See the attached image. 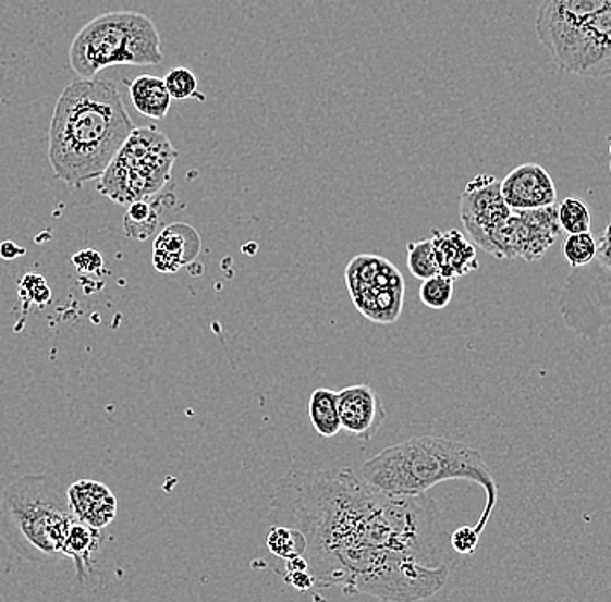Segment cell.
Wrapping results in <instances>:
<instances>
[{
    "mask_svg": "<svg viewBox=\"0 0 611 602\" xmlns=\"http://www.w3.org/2000/svg\"><path fill=\"white\" fill-rule=\"evenodd\" d=\"M274 513L306 539L318 589L412 602L440 592L450 543L428 495H389L350 467L291 470L271 496Z\"/></svg>",
    "mask_w": 611,
    "mask_h": 602,
    "instance_id": "cell-1",
    "label": "cell"
},
{
    "mask_svg": "<svg viewBox=\"0 0 611 602\" xmlns=\"http://www.w3.org/2000/svg\"><path fill=\"white\" fill-rule=\"evenodd\" d=\"M134 131L110 81L81 78L64 87L49 125V163L70 186L98 181Z\"/></svg>",
    "mask_w": 611,
    "mask_h": 602,
    "instance_id": "cell-2",
    "label": "cell"
},
{
    "mask_svg": "<svg viewBox=\"0 0 611 602\" xmlns=\"http://www.w3.org/2000/svg\"><path fill=\"white\" fill-rule=\"evenodd\" d=\"M359 476L389 495H420L432 487L467 479L487 493V504L476 523V533H484L499 499L496 478L478 450L461 441L440 437H417L393 444L368 458Z\"/></svg>",
    "mask_w": 611,
    "mask_h": 602,
    "instance_id": "cell-3",
    "label": "cell"
},
{
    "mask_svg": "<svg viewBox=\"0 0 611 602\" xmlns=\"http://www.w3.org/2000/svg\"><path fill=\"white\" fill-rule=\"evenodd\" d=\"M73 519L66 488L54 476H22L2 492L0 530L23 560L52 563L63 555Z\"/></svg>",
    "mask_w": 611,
    "mask_h": 602,
    "instance_id": "cell-4",
    "label": "cell"
},
{
    "mask_svg": "<svg viewBox=\"0 0 611 602\" xmlns=\"http://www.w3.org/2000/svg\"><path fill=\"white\" fill-rule=\"evenodd\" d=\"M70 66L81 78H96L99 72L129 66H159L162 40L150 17L134 11H111L81 28L70 44Z\"/></svg>",
    "mask_w": 611,
    "mask_h": 602,
    "instance_id": "cell-5",
    "label": "cell"
},
{
    "mask_svg": "<svg viewBox=\"0 0 611 602\" xmlns=\"http://www.w3.org/2000/svg\"><path fill=\"white\" fill-rule=\"evenodd\" d=\"M175 159L178 151L159 128L134 127L96 188L119 206L155 197L171 181Z\"/></svg>",
    "mask_w": 611,
    "mask_h": 602,
    "instance_id": "cell-6",
    "label": "cell"
},
{
    "mask_svg": "<svg viewBox=\"0 0 611 602\" xmlns=\"http://www.w3.org/2000/svg\"><path fill=\"white\" fill-rule=\"evenodd\" d=\"M566 329L582 339H596L611 325V270L598 261L572 268L560 295Z\"/></svg>",
    "mask_w": 611,
    "mask_h": 602,
    "instance_id": "cell-7",
    "label": "cell"
},
{
    "mask_svg": "<svg viewBox=\"0 0 611 602\" xmlns=\"http://www.w3.org/2000/svg\"><path fill=\"white\" fill-rule=\"evenodd\" d=\"M351 300L367 320L389 325L400 318L405 282L396 266L374 254H359L346 268Z\"/></svg>",
    "mask_w": 611,
    "mask_h": 602,
    "instance_id": "cell-8",
    "label": "cell"
},
{
    "mask_svg": "<svg viewBox=\"0 0 611 602\" xmlns=\"http://www.w3.org/2000/svg\"><path fill=\"white\" fill-rule=\"evenodd\" d=\"M558 206L540 209L513 210L499 228L488 236L481 250L496 259L539 261L560 238Z\"/></svg>",
    "mask_w": 611,
    "mask_h": 602,
    "instance_id": "cell-9",
    "label": "cell"
},
{
    "mask_svg": "<svg viewBox=\"0 0 611 602\" xmlns=\"http://www.w3.org/2000/svg\"><path fill=\"white\" fill-rule=\"evenodd\" d=\"M549 54L561 72L586 78L610 77L611 5L582 23Z\"/></svg>",
    "mask_w": 611,
    "mask_h": 602,
    "instance_id": "cell-10",
    "label": "cell"
},
{
    "mask_svg": "<svg viewBox=\"0 0 611 602\" xmlns=\"http://www.w3.org/2000/svg\"><path fill=\"white\" fill-rule=\"evenodd\" d=\"M513 209L505 204L500 181L496 175L479 174L467 183L461 197V221L471 242L484 247L488 236L511 216Z\"/></svg>",
    "mask_w": 611,
    "mask_h": 602,
    "instance_id": "cell-11",
    "label": "cell"
},
{
    "mask_svg": "<svg viewBox=\"0 0 611 602\" xmlns=\"http://www.w3.org/2000/svg\"><path fill=\"white\" fill-rule=\"evenodd\" d=\"M608 5L611 0H543L535 22L540 44L546 51H554L575 28Z\"/></svg>",
    "mask_w": 611,
    "mask_h": 602,
    "instance_id": "cell-12",
    "label": "cell"
},
{
    "mask_svg": "<svg viewBox=\"0 0 611 602\" xmlns=\"http://www.w3.org/2000/svg\"><path fill=\"white\" fill-rule=\"evenodd\" d=\"M342 431L356 440L370 441L386 420L381 396L372 385H350L338 393Z\"/></svg>",
    "mask_w": 611,
    "mask_h": 602,
    "instance_id": "cell-13",
    "label": "cell"
},
{
    "mask_svg": "<svg viewBox=\"0 0 611 602\" xmlns=\"http://www.w3.org/2000/svg\"><path fill=\"white\" fill-rule=\"evenodd\" d=\"M500 192L513 210L540 209L554 206L558 200L555 184L539 163H523L500 181Z\"/></svg>",
    "mask_w": 611,
    "mask_h": 602,
    "instance_id": "cell-14",
    "label": "cell"
},
{
    "mask_svg": "<svg viewBox=\"0 0 611 602\" xmlns=\"http://www.w3.org/2000/svg\"><path fill=\"white\" fill-rule=\"evenodd\" d=\"M198 231L186 222H174L160 231L154 244V266L159 273H175L200 254Z\"/></svg>",
    "mask_w": 611,
    "mask_h": 602,
    "instance_id": "cell-15",
    "label": "cell"
},
{
    "mask_svg": "<svg viewBox=\"0 0 611 602\" xmlns=\"http://www.w3.org/2000/svg\"><path fill=\"white\" fill-rule=\"evenodd\" d=\"M73 517L105 530L117 517V499L107 484L95 479H81L66 490Z\"/></svg>",
    "mask_w": 611,
    "mask_h": 602,
    "instance_id": "cell-16",
    "label": "cell"
},
{
    "mask_svg": "<svg viewBox=\"0 0 611 602\" xmlns=\"http://www.w3.org/2000/svg\"><path fill=\"white\" fill-rule=\"evenodd\" d=\"M431 242L438 268L444 277L455 280L479 270L475 244H471L461 231H435Z\"/></svg>",
    "mask_w": 611,
    "mask_h": 602,
    "instance_id": "cell-17",
    "label": "cell"
},
{
    "mask_svg": "<svg viewBox=\"0 0 611 602\" xmlns=\"http://www.w3.org/2000/svg\"><path fill=\"white\" fill-rule=\"evenodd\" d=\"M101 548V530L73 519L63 542V555L70 557L77 569L78 580L84 581L93 564V557Z\"/></svg>",
    "mask_w": 611,
    "mask_h": 602,
    "instance_id": "cell-18",
    "label": "cell"
},
{
    "mask_svg": "<svg viewBox=\"0 0 611 602\" xmlns=\"http://www.w3.org/2000/svg\"><path fill=\"white\" fill-rule=\"evenodd\" d=\"M129 96L143 116L162 120L171 110V95L167 90L163 78L154 75H142L129 86Z\"/></svg>",
    "mask_w": 611,
    "mask_h": 602,
    "instance_id": "cell-19",
    "label": "cell"
},
{
    "mask_svg": "<svg viewBox=\"0 0 611 602\" xmlns=\"http://www.w3.org/2000/svg\"><path fill=\"white\" fill-rule=\"evenodd\" d=\"M162 197L155 195L129 204L124 216V231L129 238L145 242L154 236L162 218Z\"/></svg>",
    "mask_w": 611,
    "mask_h": 602,
    "instance_id": "cell-20",
    "label": "cell"
},
{
    "mask_svg": "<svg viewBox=\"0 0 611 602\" xmlns=\"http://www.w3.org/2000/svg\"><path fill=\"white\" fill-rule=\"evenodd\" d=\"M308 417L318 437L333 438L342 431L339 417L338 393L332 389L320 388L313 391L308 403Z\"/></svg>",
    "mask_w": 611,
    "mask_h": 602,
    "instance_id": "cell-21",
    "label": "cell"
},
{
    "mask_svg": "<svg viewBox=\"0 0 611 602\" xmlns=\"http://www.w3.org/2000/svg\"><path fill=\"white\" fill-rule=\"evenodd\" d=\"M266 545L277 560L286 561L304 555L306 539L294 526L278 525L273 526L266 537Z\"/></svg>",
    "mask_w": 611,
    "mask_h": 602,
    "instance_id": "cell-22",
    "label": "cell"
},
{
    "mask_svg": "<svg viewBox=\"0 0 611 602\" xmlns=\"http://www.w3.org/2000/svg\"><path fill=\"white\" fill-rule=\"evenodd\" d=\"M406 262H408V271L417 280H428L440 273L431 239H419L406 245Z\"/></svg>",
    "mask_w": 611,
    "mask_h": 602,
    "instance_id": "cell-23",
    "label": "cell"
},
{
    "mask_svg": "<svg viewBox=\"0 0 611 602\" xmlns=\"http://www.w3.org/2000/svg\"><path fill=\"white\" fill-rule=\"evenodd\" d=\"M563 256L572 268L589 265L595 261L596 250H598V239L592 236L590 231L587 233H573L564 238L561 245Z\"/></svg>",
    "mask_w": 611,
    "mask_h": 602,
    "instance_id": "cell-24",
    "label": "cell"
},
{
    "mask_svg": "<svg viewBox=\"0 0 611 602\" xmlns=\"http://www.w3.org/2000/svg\"><path fill=\"white\" fill-rule=\"evenodd\" d=\"M558 219L564 233H587L592 228L589 207L581 198H566L558 206Z\"/></svg>",
    "mask_w": 611,
    "mask_h": 602,
    "instance_id": "cell-25",
    "label": "cell"
},
{
    "mask_svg": "<svg viewBox=\"0 0 611 602\" xmlns=\"http://www.w3.org/2000/svg\"><path fill=\"white\" fill-rule=\"evenodd\" d=\"M419 297L420 303L426 308L435 309V311L449 308L453 297V278L438 273L435 277L428 278V280H423Z\"/></svg>",
    "mask_w": 611,
    "mask_h": 602,
    "instance_id": "cell-26",
    "label": "cell"
},
{
    "mask_svg": "<svg viewBox=\"0 0 611 602\" xmlns=\"http://www.w3.org/2000/svg\"><path fill=\"white\" fill-rule=\"evenodd\" d=\"M163 82H166L167 90H169L172 99H178V101L198 99L201 103L207 99V96L201 95L200 90H198L197 75L192 70L184 69V66L172 69L163 77Z\"/></svg>",
    "mask_w": 611,
    "mask_h": 602,
    "instance_id": "cell-27",
    "label": "cell"
},
{
    "mask_svg": "<svg viewBox=\"0 0 611 602\" xmlns=\"http://www.w3.org/2000/svg\"><path fill=\"white\" fill-rule=\"evenodd\" d=\"M20 294L28 300V306L30 304H48L51 300V288H49L46 278L40 277V274H26L22 280V288H20Z\"/></svg>",
    "mask_w": 611,
    "mask_h": 602,
    "instance_id": "cell-28",
    "label": "cell"
},
{
    "mask_svg": "<svg viewBox=\"0 0 611 602\" xmlns=\"http://www.w3.org/2000/svg\"><path fill=\"white\" fill-rule=\"evenodd\" d=\"M479 537L481 535L476 533L475 526H461L450 535V545L459 554H475L479 545Z\"/></svg>",
    "mask_w": 611,
    "mask_h": 602,
    "instance_id": "cell-29",
    "label": "cell"
},
{
    "mask_svg": "<svg viewBox=\"0 0 611 602\" xmlns=\"http://www.w3.org/2000/svg\"><path fill=\"white\" fill-rule=\"evenodd\" d=\"M72 262L81 273H98V271L103 270L105 265L103 256L93 248L75 254Z\"/></svg>",
    "mask_w": 611,
    "mask_h": 602,
    "instance_id": "cell-30",
    "label": "cell"
},
{
    "mask_svg": "<svg viewBox=\"0 0 611 602\" xmlns=\"http://www.w3.org/2000/svg\"><path fill=\"white\" fill-rule=\"evenodd\" d=\"M596 261L611 270V219L604 226L603 233L598 238V250H596Z\"/></svg>",
    "mask_w": 611,
    "mask_h": 602,
    "instance_id": "cell-31",
    "label": "cell"
},
{
    "mask_svg": "<svg viewBox=\"0 0 611 602\" xmlns=\"http://www.w3.org/2000/svg\"><path fill=\"white\" fill-rule=\"evenodd\" d=\"M25 248L14 244L11 239H5L4 244L0 245V257L5 259V261H13V259H17V257L25 256Z\"/></svg>",
    "mask_w": 611,
    "mask_h": 602,
    "instance_id": "cell-32",
    "label": "cell"
},
{
    "mask_svg": "<svg viewBox=\"0 0 611 602\" xmlns=\"http://www.w3.org/2000/svg\"><path fill=\"white\" fill-rule=\"evenodd\" d=\"M608 151H610V157H611V134H610V142H608Z\"/></svg>",
    "mask_w": 611,
    "mask_h": 602,
    "instance_id": "cell-33",
    "label": "cell"
},
{
    "mask_svg": "<svg viewBox=\"0 0 611 602\" xmlns=\"http://www.w3.org/2000/svg\"><path fill=\"white\" fill-rule=\"evenodd\" d=\"M610 172H611V160H610Z\"/></svg>",
    "mask_w": 611,
    "mask_h": 602,
    "instance_id": "cell-34",
    "label": "cell"
}]
</instances>
